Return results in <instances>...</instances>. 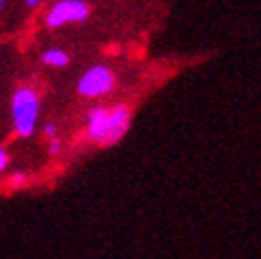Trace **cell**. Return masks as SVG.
<instances>
[{
    "label": "cell",
    "instance_id": "cell-2",
    "mask_svg": "<svg viewBox=\"0 0 261 259\" xmlns=\"http://www.w3.org/2000/svg\"><path fill=\"white\" fill-rule=\"evenodd\" d=\"M115 89V74L107 66H91L87 72L81 74L76 83V92L83 98H104Z\"/></svg>",
    "mask_w": 261,
    "mask_h": 259
},
{
    "label": "cell",
    "instance_id": "cell-4",
    "mask_svg": "<svg viewBox=\"0 0 261 259\" xmlns=\"http://www.w3.org/2000/svg\"><path fill=\"white\" fill-rule=\"evenodd\" d=\"M109 130H111V111L109 107H94L87 117H85V134L89 142H94L98 147H107L109 140Z\"/></svg>",
    "mask_w": 261,
    "mask_h": 259
},
{
    "label": "cell",
    "instance_id": "cell-8",
    "mask_svg": "<svg viewBox=\"0 0 261 259\" xmlns=\"http://www.w3.org/2000/svg\"><path fill=\"white\" fill-rule=\"evenodd\" d=\"M9 185H11L13 189L23 187V185H25V174H13V176L9 178Z\"/></svg>",
    "mask_w": 261,
    "mask_h": 259
},
{
    "label": "cell",
    "instance_id": "cell-5",
    "mask_svg": "<svg viewBox=\"0 0 261 259\" xmlns=\"http://www.w3.org/2000/svg\"><path fill=\"white\" fill-rule=\"evenodd\" d=\"M109 111H111V130H109L107 147H113L117 142H121V138L127 134L129 125H132V111L125 105L109 107Z\"/></svg>",
    "mask_w": 261,
    "mask_h": 259
},
{
    "label": "cell",
    "instance_id": "cell-12",
    "mask_svg": "<svg viewBox=\"0 0 261 259\" xmlns=\"http://www.w3.org/2000/svg\"><path fill=\"white\" fill-rule=\"evenodd\" d=\"M3 5H5V0H0V9H3Z\"/></svg>",
    "mask_w": 261,
    "mask_h": 259
},
{
    "label": "cell",
    "instance_id": "cell-9",
    "mask_svg": "<svg viewBox=\"0 0 261 259\" xmlns=\"http://www.w3.org/2000/svg\"><path fill=\"white\" fill-rule=\"evenodd\" d=\"M43 136L45 138H56L58 136V125L56 123H45L43 125Z\"/></svg>",
    "mask_w": 261,
    "mask_h": 259
},
{
    "label": "cell",
    "instance_id": "cell-7",
    "mask_svg": "<svg viewBox=\"0 0 261 259\" xmlns=\"http://www.w3.org/2000/svg\"><path fill=\"white\" fill-rule=\"evenodd\" d=\"M49 153L51 155H60L62 153V140L56 136V138H49Z\"/></svg>",
    "mask_w": 261,
    "mask_h": 259
},
{
    "label": "cell",
    "instance_id": "cell-6",
    "mask_svg": "<svg viewBox=\"0 0 261 259\" xmlns=\"http://www.w3.org/2000/svg\"><path fill=\"white\" fill-rule=\"evenodd\" d=\"M68 62H70L68 54L62 49H47L43 54V64H47L51 68H64Z\"/></svg>",
    "mask_w": 261,
    "mask_h": 259
},
{
    "label": "cell",
    "instance_id": "cell-3",
    "mask_svg": "<svg viewBox=\"0 0 261 259\" xmlns=\"http://www.w3.org/2000/svg\"><path fill=\"white\" fill-rule=\"evenodd\" d=\"M89 15V7L83 0H60L47 13V25L49 28H62L66 23L83 21Z\"/></svg>",
    "mask_w": 261,
    "mask_h": 259
},
{
    "label": "cell",
    "instance_id": "cell-10",
    "mask_svg": "<svg viewBox=\"0 0 261 259\" xmlns=\"http://www.w3.org/2000/svg\"><path fill=\"white\" fill-rule=\"evenodd\" d=\"M7 166H9V153H7V149L0 147V174H5Z\"/></svg>",
    "mask_w": 261,
    "mask_h": 259
},
{
    "label": "cell",
    "instance_id": "cell-11",
    "mask_svg": "<svg viewBox=\"0 0 261 259\" xmlns=\"http://www.w3.org/2000/svg\"><path fill=\"white\" fill-rule=\"evenodd\" d=\"M38 3H41V0H25V5H28V7H36Z\"/></svg>",
    "mask_w": 261,
    "mask_h": 259
},
{
    "label": "cell",
    "instance_id": "cell-1",
    "mask_svg": "<svg viewBox=\"0 0 261 259\" xmlns=\"http://www.w3.org/2000/svg\"><path fill=\"white\" fill-rule=\"evenodd\" d=\"M38 109H41V100H38V92L32 85H21L15 89L11 98V117L13 130L19 138H30L34 134Z\"/></svg>",
    "mask_w": 261,
    "mask_h": 259
}]
</instances>
